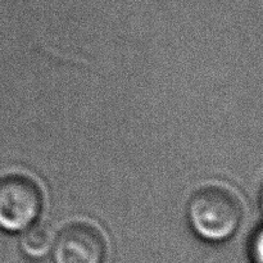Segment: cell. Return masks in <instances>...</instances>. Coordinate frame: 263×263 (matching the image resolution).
Returning <instances> with one entry per match:
<instances>
[{"label": "cell", "mask_w": 263, "mask_h": 263, "mask_svg": "<svg viewBox=\"0 0 263 263\" xmlns=\"http://www.w3.org/2000/svg\"><path fill=\"white\" fill-rule=\"evenodd\" d=\"M190 228L203 240L221 243L230 239L243 221V204L238 195L222 186L198 190L187 203Z\"/></svg>", "instance_id": "cell-1"}, {"label": "cell", "mask_w": 263, "mask_h": 263, "mask_svg": "<svg viewBox=\"0 0 263 263\" xmlns=\"http://www.w3.org/2000/svg\"><path fill=\"white\" fill-rule=\"evenodd\" d=\"M43 195L35 181L21 175L0 179V230L22 233L37 220Z\"/></svg>", "instance_id": "cell-2"}, {"label": "cell", "mask_w": 263, "mask_h": 263, "mask_svg": "<svg viewBox=\"0 0 263 263\" xmlns=\"http://www.w3.org/2000/svg\"><path fill=\"white\" fill-rule=\"evenodd\" d=\"M51 249L54 263H104L107 252L100 231L84 222L64 228Z\"/></svg>", "instance_id": "cell-3"}, {"label": "cell", "mask_w": 263, "mask_h": 263, "mask_svg": "<svg viewBox=\"0 0 263 263\" xmlns=\"http://www.w3.org/2000/svg\"><path fill=\"white\" fill-rule=\"evenodd\" d=\"M22 233L23 235L20 240L21 249L28 258H44L53 248L55 238L46 225L35 222Z\"/></svg>", "instance_id": "cell-4"}, {"label": "cell", "mask_w": 263, "mask_h": 263, "mask_svg": "<svg viewBox=\"0 0 263 263\" xmlns=\"http://www.w3.org/2000/svg\"><path fill=\"white\" fill-rule=\"evenodd\" d=\"M249 254L253 263H263V225L257 229V231L252 236L251 244H249Z\"/></svg>", "instance_id": "cell-5"}, {"label": "cell", "mask_w": 263, "mask_h": 263, "mask_svg": "<svg viewBox=\"0 0 263 263\" xmlns=\"http://www.w3.org/2000/svg\"><path fill=\"white\" fill-rule=\"evenodd\" d=\"M259 207H261V210L263 212V182H262L261 190H259Z\"/></svg>", "instance_id": "cell-6"}]
</instances>
